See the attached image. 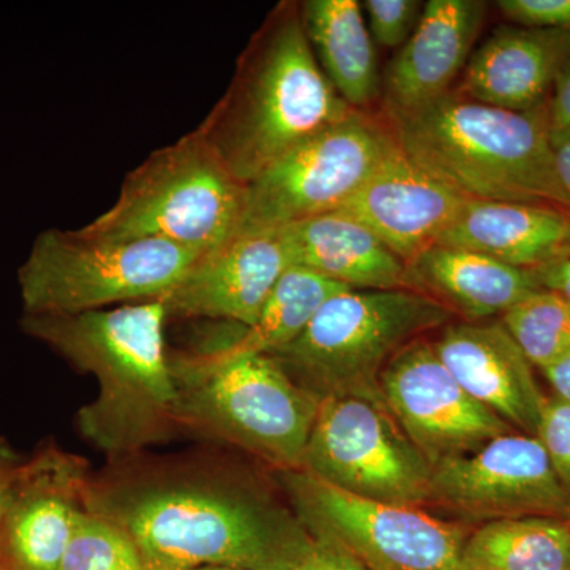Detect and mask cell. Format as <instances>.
Wrapping results in <instances>:
<instances>
[{
  "mask_svg": "<svg viewBox=\"0 0 570 570\" xmlns=\"http://www.w3.org/2000/svg\"><path fill=\"white\" fill-rule=\"evenodd\" d=\"M501 324L540 371L570 352V305L554 292L540 288L528 295L502 314Z\"/></svg>",
  "mask_w": 570,
  "mask_h": 570,
  "instance_id": "cell-26",
  "label": "cell"
},
{
  "mask_svg": "<svg viewBox=\"0 0 570 570\" xmlns=\"http://www.w3.org/2000/svg\"><path fill=\"white\" fill-rule=\"evenodd\" d=\"M549 384L554 390V396L570 403V352L542 371Z\"/></svg>",
  "mask_w": 570,
  "mask_h": 570,
  "instance_id": "cell-36",
  "label": "cell"
},
{
  "mask_svg": "<svg viewBox=\"0 0 570 570\" xmlns=\"http://www.w3.org/2000/svg\"><path fill=\"white\" fill-rule=\"evenodd\" d=\"M550 146L554 175L570 200V130H551Z\"/></svg>",
  "mask_w": 570,
  "mask_h": 570,
  "instance_id": "cell-35",
  "label": "cell"
},
{
  "mask_svg": "<svg viewBox=\"0 0 570 570\" xmlns=\"http://www.w3.org/2000/svg\"><path fill=\"white\" fill-rule=\"evenodd\" d=\"M433 347L469 395L512 430L535 436L547 396L501 322H450Z\"/></svg>",
  "mask_w": 570,
  "mask_h": 570,
  "instance_id": "cell-17",
  "label": "cell"
},
{
  "mask_svg": "<svg viewBox=\"0 0 570 570\" xmlns=\"http://www.w3.org/2000/svg\"><path fill=\"white\" fill-rule=\"evenodd\" d=\"M387 119L404 156L469 200L570 212L554 175L549 104L510 111L450 92L428 107Z\"/></svg>",
  "mask_w": 570,
  "mask_h": 570,
  "instance_id": "cell-4",
  "label": "cell"
},
{
  "mask_svg": "<svg viewBox=\"0 0 570 570\" xmlns=\"http://www.w3.org/2000/svg\"><path fill=\"white\" fill-rule=\"evenodd\" d=\"M497 6L520 28L570 32V0H499Z\"/></svg>",
  "mask_w": 570,
  "mask_h": 570,
  "instance_id": "cell-30",
  "label": "cell"
},
{
  "mask_svg": "<svg viewBox=\"0 0 570 570\" xmlns=\"http://www.w3.org/2000/svg\"><path fill=\"white\" fill-rule=\"evenodd\" d=\"M344 291L352 288L302 266H291L253 325L235 326L234 336L204 351L178 355L200 366L223 365L245 356L275 355L305 332L325 302Z\"/></svg>",
  "mask_w": 570,
  "mask_h": 570,
  "instance_id": "cell-24",
  "label": "cell"
},
{
  "mask_svg": "<svg viewBox=\"0 0 570 570\" xmlns=\"http://www.w3.org/2000/svg\"><path fill=\"white\" fill-rule=\"evenodd\" d=\"M352 111L311 50L299 2H281L250 37L230 86L198 127L246 186Z\"/></svg>",
  "mask_w": 570,
  "mask_h": 570,
  "instance_id": "cell-3",
  "label": "cell"
},
{
  "mask_svg": "<svg viewBox=\"0 0 570 570\" xmlns=\"http://www.w3.org/2000/svg\"><path fill=\"white\" fill-rule=\"evenodd\" d=\"M299 13L325 77L348 107L366 111L379 99L381 78L362 3L306 0L299 2Z\"/></svg>",
  "mask_w": 570,
  "mask_h": 570,
  "instance_id": "cell-23",
  "label": "cell"
},
{
  "mask_svg": "<svg viewBox=\"0 0 570 570\" xmlns=\"http://www.w3.org/2000/svg\"><path fill=\"white\" fill-rule=\"evenodd\" d=\"M291 570H367L355 557L332 540L313 538Z\"/></svg>",
  "mask_w": 570,
  "mask_h": 570,
  "instance_id": "cell-31",
  "label": "cell"
},
{
  "mask_svg": "<svg viewBox=\"0 0 570 570\" xmlns=\"http://www.w3.org/2000/svg\"><path fill=\"white\" fill-rule=\"evenodd\" d=\"M468 200L396 148L337 212L409 262L436 245Z\"/></svg>",
  "mask_w": 570,
  "mask_h": 570,
  "instance_id": "cell-15",
  "label": "cell"
},
{
  "mask_svg": "<svg viewBox=\"0 0 570 570\" xmlns=\"http://www.w3.org/2000/svg\"><path fill=\"white\" fill-rule=\"evenodd\" d=\"M464 570H570V520L515 517L469 532Z\"/></svg>",
  "mask_w": 570,
  "mask_h": 570,
  "instance_id": "cell-25",
  "label": "cell"
},
{
  "mask_svg": "<svg viewBox=\"0 0 570 570\" xmlns=\"http://www.w3.org/2000/svg\"><path fill=\"white\" fill-rule=\"evenodd\" d=\"M291 266L279 228L239 230L198 255L184 273L163 299L168 318H209L246 328Z\"/></svg>",
  "mask_w": 570,
  "mask_h": 570,
  "instance_id": "cell-14",
  "label": "cell"
},
{
  "mask_svg": "<svg viewBox=\"0 0 570 570\" xmlns=\"http://www.w3.org/2000/svg\"><path fill=\"white\" fill-rule=\"evenodd\" d=\"M85 504L149 570H291L311 542L294 509L214 450L110 460L89 474Z\"/></svg>",
  "mask_w": 570,
  "mask_h": 570,
  "instance_id": "cell-1",
  "label": "cell"
},
{
  "mask_svg": "<svg viewBox=\"0 0 570 570\" xmlns=\"http://www.w3.org/2000/svg\"><path fill=\"white\" fill-rule=\"evenodd\" d=\"M436 245L463 247L515 268L535 269L570 250V212L468 200Z\"/></svg>",
  "mask_w": 570,
  "mask_h": 570,
  "instance_id": "cell-22",
  "label": "cell"
},
{
  "mask_svg": "<svg viewBox=\"0 0 570 570\" xmlns=\"http://www.w3.org/2000/svg\"><path fill=\"white\" fill-rule=\"evenodd\" d=\"M89 468L78 456L47 450L21 464L2 528L14 570H59L85 508Z\"/></svg>",
  "mask_w": 570,
  "mask_h": 570,
  "instance_id": "cell-16",
  "label": "cell"
},
{
  "mask_svg": "<svg viewBox=\"0 0 570 570\" xmlns=\"http://www.w3.org/2000/svg\"><path fill=\"white\" fill-rule=\"evenodd\" d=\"M163 299L63 316H22L21 328L99 384L78 430L108 460L148 452L178 428Z\"/></svg>",
  "mask_w": 570,
  "mask_h": 570,
  "instance_id": "cell-2",
  "label": "cell"
},
{
  "mask_svg": "<svg viewBox=\"0 0 570 570\" xmlns=\"http://www.w3.org/2000/svg\"><path fill=\"white\" fill-rule=\"evenodd\" d=\"M430 502L483 523L515 517L570 520L569 494L539 439L515 431L433 468Z\"/></svg>",
  "mask_w": 570,
  "mask_h": 570,
  "instance_id": "cell-13",
  "label": "cell"
},
{
  "mask_svg": "<svg viewBox=\"0 0 570 570\" xmlns=\"http://www.w3.org/2000/svg\"><path fill=\"white\" fill-rule=\"evenodd\" d=\"M379 390L431 468L513 431L461 387L439 358L433 341L423 337L390 360L379 376Z\"/></svg>",
  "mask_w": 570,
  "mask_h": 570,
  "instance_id": "cell-12",
  "label": "cell"
},
{
  "mask_svg": "<svg viewBox=\"0 0 570 570\" xmlns=\"http://www.w3.org/2000/svg\"><path fill=\"white\" fill-rule=\"evenodd\" d=\"M532 272L538 277L540 287L554 292L570 305V250Z\"/></svg>",
  "mask_w": 570,
  "mask_h": 570,
  "instance_id": "cell-32",
  "label": "cell"
},
{
  "mask_svg": "<svg viewBox=\"0 0 570 570\" xmlns=\"http://www.w3.org/2000/svg\"><path fill=\"white\" fill-rule=\"evenodd\" d=\"M396 148L387 124L352 111L246 184L239 230L279 228L337 212Z\"/></svg>",
  "mask_w": 570,
  "mask_h": 570,
  "instance_id": "cell-11",
  "label": "cell"
},
{
  "mask_svg": "<svg viewBox=\"0 0 570 570\" xmlns=\"http://www.w3.org/2000/svg\"><path fill=\"white\" fill-rule=\"evenodd\" d=\"M198 255L159 239L108 242L50 228L18 269L22 313L63 316L159 302Z\"/></svg>",
  "mask_w": 570,
  "mask_h": 570,
  "instance_id": "cell-8",
  "label": "cell"
},
{
  "mask_svg": "<svg viewBox=\"0 0 570 570\" xmlns=\"http://www.w3.org/2000/svg\"><path fill=\"white\" fill-rule=\"evenodd\" d=\"M453 314L417 291H344L317 311L294 343L272 355L317 401L377 392L385 365Z\"/></svg>",
  "mask_w": 570,
  "mask_h": 570,
  "instance_id": "cell-7",
  "label": "cell"
},
{
  "mask_svg": "<svg viewBox=\"0 0 570 570\" xmlns=\"http://www.w3.org/2000/svg\"><path fill=\"white\" fill-rule=\"evenodd\" d=\"M194 570H242V569H228V568H202V569H194Z\"/></svg>",
  "mask_w": 570,
  "mask_h": 570,
  "instance_id": "cell-37",
  "label": "cell"
},
{
  "mask_svg": "<svg viewBox=\"0 0 570 570\" xmlns=\"http://www.w3.org/2000/svg\"><path fill=\"white\" fill-rule=\"evenodd\" d=\"M277 478L309 535L332 540L367 570H464L468 532L459 524L420 505L355 497L306 471Z\"/></svg>",
  "mask_w": 570,
  "mask_h": 570,
  "instance_id": "cell-9",
  "label": "cell"
},
{
  "mask_svg": "<svg viewBox=\"0 0 570 570\" xmlns=\"http://www.w3.org/2000/svg\"><path fill=\"white\" fill-rule=\"evenodd\" d=\"M292 266L352 291L409 288L406 262L343 212L321 214L279 227Z\"/></svg>",
  "mask_w": 570,
  "mask_h": 570,
  "instance_id": "cell-20",
  "label": "cell"
},
{
  "mask_svg": "<svg viewBox=\"0 0 570 570\" xmlns=\"http://www.w3.org/2000/svg\"><path fill=\"white\" fill-rule=\"evenodd\" d=\"M21 464L14 461L9 449L0 444V546H2V528L9 510L11 493Z\"/></svg>",
  "mask_w": 570,
  "mask_h": 570,
  "instance_id": "cell-34",
  "label": "cell"
},
{
  "mask_svg": "<svg viewBox=\"0 0 570 570\" xmlns=\"http://www.w3.org/2000/svg\"><path fill=\"white\" fill-rule=\"evenodd\" d=\"M551 130H570V59L554 81L553 94L549 100Z\"/></svg>",
  "mask_w": 570,
  "mask_h": 570,
  "instance_id": "cell-33",
  "label": "cell"
},
{
  "mask_svg": "<svg viewBox=\"0 0 570 570\" xmlns=\"http://www.w3.org/2000/svg\"><path fill=\"white\" fill-rule=\"evenodd\" d=\"M535 438L546 450L558 482L570 498V403L568 401L558 396L547 397Z\"/></svg>",
  "mask_w": 570,
  "mask_h": 570,
  "instance_id": "cell-29",
  "label": "cell"
},
{
  "mask_svg": "<svg viewBox=\"0 0 570 570\" xmlns=\"http://www.w3.org/2000/svg\"><path fill=\"white\" fill-rule=\"evenodd\" d=\"M425 3L417 0H365L366 24L373 41L382 48H401L417 28Z\"/></svg>",
  "mask_w": 570,
  "mask_h": 570,
  "instance_id": "cell-28",
  "label": "cell"
},
{
  "mask_svg": "<svg viewBox=\"0 0 570 570\" xmlns=\"http://www.w3.org/2000/svg\"><path fill=\"white\" fill-rule=\"evenodd\" d=\"M246 186L200 127L149 154L124 178L115 204L82 236L108 242L159 239L204 254L238 234Z\"/></svg>",
  "mask_w": 570,
  "mask_h": 570,
  "instance_id": "cell-5",
  "label": "cell"
},
{
  "mask_svg": "<svg viewBox=\"0 0 570 570\" xmlns=\"http://www.w3.org/2000/svg\"><path fill=\"white\" fill-rule=\"evenodd\" d=\"M569 59L570 32L501 26L472 51L453 92L504 110H538Z\"/></svg>",
  "mask_w": 570,
  "mask_h": 570,
  "instance_id": "cell-19",
  "label": "cell"
},
{
  "mask_svg": "<svg viewBox=\"0 0 570 570\" xmlns=\"http://www.w3.org/2000/svg\"><path fill=\"white\" fill-rule=\"evenodd\" d=\"M299 471L374 501L423 505L433 468L393 417L381 390L318 401Z\"/></svg>",
  "mask_w": 570,
  "mask_h": 570,
  "instance_id": "cell-10",
  "label": "cell"
},
{
  "mask_svg": "<svg viewBox=\"0 0 570 570\" xmlns=\"http://www.w3.org/2000/svg\"><path fill=\"white\" fill-rule=\"evenodd\" d=\"M170 365L178 430L245 450L276 472L303 468L318 401L296 385L272 355L214 366L170 355Z\"/></svg>",
  "mask_w": 570,
  "mask_h": 570,
  "instance_id": "cell-6",
  "label": "cell"
},
{
  "mask_svg": "<svg viewBox=\"0 0 570 570\" xmlns=\"http://www.w3.org/2000/svg\"><path fill=\"white\" fill-rule=\"evenodd\" d=\"M59 570H149L126 532L82 508Z\"/></svg>",
  "mask_w": 570,
  "mask_h": 570,
  "instance_id": "cell-27",
  "label": "cell"
},
{
  "mask_svg": "<svg viewBox=\"0 0 570 570\" xmlns=\"http://www.w3.org/2000/svg\"><path fill=\"white\" fill-rule=\"evenodd\" d=\"M409 287L466 322L505 314L540 291L532 269L515 268L463 247L433 245L406 262Z\"/></svg>",
  "mask_w": 570,
  "mask_h": 570,
  "instance_id": "cell-21",
  "label": "cell"
},
{
  "mask_svg": "<svg viewBox=\"0 0 570 570\" xmlns=\"http://www.w3.org/2000/svg\"><path fill=\"white\" fill-rule=\"evenodd\" d=\"M480 0H430L417 28L389 63L384 102L389 116L406 115L453 92L485 21Z\"/></svg>",
  "mask_w": 570,
  "mask_h": 570,
  "instance_id": "cell-18",
  "label": "cell"
}]
</instances>
